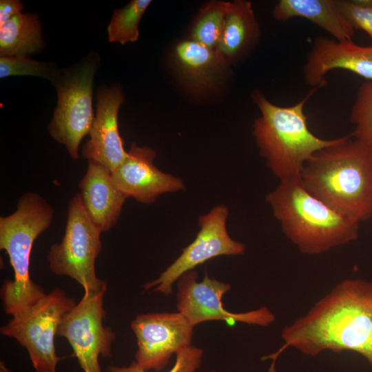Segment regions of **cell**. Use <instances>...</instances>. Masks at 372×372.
I'll list each match as a JSON object with an SVG mask.
<instances>
[{
  "label": "cell",
  "mask_w": 372,
  "mask_h": 372,
  "mask_svg": "<svg viewBox=\"0 0 372 372\" xmlns=\"http://www.w3.org/2000/svg\"><path fill=\"white\" fill-rule=\"evenodd\" d=\"M284 344L262 358H277L289 347L314 356L323 351H352L372 366V280L345 279L317 301L309 311L282 331Z\"/></svg>",
  "instance_id": "1"
},
{
  "label": "cell",
  "mask_w": 372,
  "mask_h": 372,
  "mask_svg": "<svg viewBox=\"0 0 372 372\" xmlns=\"http://www.w3.org/2000/svg\"><path fill=\"white\" fill-rule=\"evenodd\" d=\"M302 186L353 221L372 217V145L351 136L316 152L304 165Z\"/></svg>",
  "instance_id": "2"
},
{
  "label": "cell",
  "mask_w": 372,
  "mask_h": 372,
  "mask_svg": "<svg viewBox=\"0 0 372 372\" xmlns=\"http://www.w3.org/2000/svg\"><path fill=\"white\" fill-rule=\"evenodd\" d=\"M317 90L313 89L298 103L287 107L272 103L259 90L251 94L260 112L254 121L252 134L266 165L280 182L300 180L307 162L339 140V137L320 138L308 127L304 105Z\"/></svg>",
  "instance_id": "3"
},
{
  "label": "cell",
  "mask_w": 372,
  "mask_h": 372,
  "mask_svg": "<svg viewBox=\"0 0 372 372\" xmlns=\"http://www.w3.org/2000/svg\"><path fill=\"white\" fill-rule=\"evenodd\" d=\"M266 202L286 238L307 255H318L356 240L360 223L310 194L300 180L280 181Z\"/></svg>",
  "instance_id": "4"
},
{
  "label": "cell",
  "mask_w": 372,
  "mask_h": 372,
  "mask_svg": "<svg viewBox=\"0 0 372 372\" xmlns=\"http://www.w3.org/2000/svg\"><path fill=\"white\" fill-rule=\"evenodd\" d=\"M54 210L40 195L28 192L21 196L14 212L0 218V248L6 251L14 271V279L6 280L1 289L4 311L14 315L45 296L41 287L30 276L33 243L47 230Z\"/></svg>",
  "instance_id": "5"
},
{
  "label": "cell",
  "mask_w": 372,
  "mask_h": 372,
  "mask_svg": "<svg viewBox=\"0 0 372 372\" xmlns=\"http://www.w3.org/2000/svg\"><path fill=\"white\" fill-rule=\"evenodd\" d=\"M99 61L96 53L90 52L79 63L61 70L53 83L58 100L48 130L74 159L78 158L79 145L83 137L90 134L95 118L93 83Z\"/></svg>",
  "instance_id": "6"
},
{
  "label": "cell",
  "mask_w": 372,
  "mask_h": 372,
  "mask_svg": "<svg viewBox=\"0 0 372 372\" xmlns=\"http://www.w3.org/2000/svg\"><path fill=\"white\" fill-rule=\"evenodd\" d=\"M75 300L55 288L32 305L21 310L1 328L2 335L14 338L24 347L37 372H56L54 337L64 316Z\"/></svg>",
  "instance_id": "7"
},
{
  "label": "cell",
  "mask_w": 372,
  "mask_h": 372,
  "mask_svg": "<svg viewBox=\"0 0 372 372\" xmlns=\"http://www.w3.org/2000/svg\"><path fill=\"white\" fill-rule=\"evenodd\" d=\"M101 232L88 216L79 194L74 195L68 204L62 240L52 245L48 255L52 272L72 278L84 291H98L107 287L95 271L96 259L102 248Z\"/></svg>",
  "instance_id": "8"
},
{
  "label": "cell",
  "mask_w": 372,
  "mask_h": 372,
  "mask_svg": "<svg viewBox=\"0 0 372 372\" xmlns=\"http://www.w3.org/2000/svg\"><path fill=\"white\" fill-rule=\"evenodd\" d=\"M107 287L98 291H84L79 302L63 318L57 335L64 337L84 372H101L99 355L110 357L115 334L104 327L103 298Z\"/></svg>",
  "instance_id": "9"
},
{
  "label": "cell",
  "mask_w": 372,
  "mask_h": 372,
  "mask_svg": "<svg viewBox=\"0 0 372 372\" xmlns=\"http://www.w3.org/2000/svg\"><path fill=\"white\" fill-rule=\"evenodd\" d=\"M229 214L227 206L219 205L200 216V229L196 238L157 279L146 283L145 289H152V291L170 295L173 284L198 265L220 256L244 254L245 245L232 239L227 232L226 223Z\"/></svg>",
  "instance_id": "10"
},
{
  "label": "cell",
  "mask_w": 372,
  "mask_h": 372,
  "mask_svg": "<svg viewBox=\"0 0 372 372\" xmlns=\"http://www.w3.org/2000/svg\"><path fill=\"white\" fill-rule=\"evenodd\" d=\"M197 273L191 270L182 275L178 282L177 308L194 327L201 322L223 320L229 325L236 322L266 327L275 320L266 307L245 313H232L223 307L222 298L231 289L229 284L205 274L197 281Z\"/></svg>",
  "instance_id": "11"
},
{
  "label": "cell",
  "mask_w": 372,
  "mask_h": 372,
  "mask_svg": "<svg viewBox=\"0 0 372 372\" xmlns=\"http://www.w3.org/2000/svg\"><path fill=\"white\" fill-rule=\"evenodd\" d=\"M131 328L138 344L136 365L160 371L174 353L191 346L194 326L180 312L150 313L136 316Z\"/></svg>",
  "instance_id": "12"
},
{
  "label": "cell",
  "mask_w": 372,
  "mask_h": 372,
  "mask_svg": "<svg viewBox=\"0 0 372 372\" xmlns=\"http://www.w3.org/2000/svg\"><path fill=\"white\" fill-rule=\"evenodd\" d=\"M155 157L152 148L133 143L125 159L111 173L114 185L126 198L150 204L162 194L185 189L182 179L154 165Z\"/></svg>",
  "instance_id": "13"
},
{
  "label": "cell",
  "mask_w": 372,
  "mask_h": 372,
  "mask_svg": "<svg viewBox=\"0 0 372 372\" xmlns=\"http://www.w3.org/2000/svg\"><path fill=\"white\" fill-rule=\"evenodd\" d=\"M124 101L125 95L120 85L99 87L90 138L82 149L85 158L102 165L111 173L127 155L118 126V110Z\"/></svg>",
  "instance_id": "14"
},
{
  "label": "cell",
  "mask_w": 372,
  "mask_h": 372,
  "mask_svg": "<svg viewBox=\"0 0 372 372\" xmlns=\"http://www.w3.org/2000/svg\"><path fill=\"white\" fill-rule=\"evenodd\" d=\"M345 70L372 81V45L360 46L351 41L324 37L314 39L303 67L307 85L318 89L326 85V74Z\"/></svg>",
  "instance_id": "15"
},
{
  "label": "cell",
  "mask_w": 372,
  "mask_h": 372,
  "mask_svg": "<svg viewBox=\"0 0 372 372\" xmlns=\"http://www.w3.org/2000/svg\"><path fill=\"white\" fill-rule=\"evenodd\" d=\"M82 204L93 223L108 231L116 224L126 197L114 185L112 174L92 161L79 185Z\"/></svg>",
  "instance_id": "16"
},
{
  "label": "cell",
  "mask_w": 372,
  "mask_h": 372,
  "mask_svg": "<svg viewBox=\"0 0 372 372\" xmlns=\"http://www.w3.org/2000/svg\"><path fill=\"white\" fill-rule=\"evenodd\" d=\"M260 37L252 3L236 0L228 3L221 40L215 49L228 64L246 56Z\"/></svg>",
  "instance_id": "17"
},
{
  "label": "cell",
  "mask_w": 372,
  "mask_h": 372,
  "mask_svg": "<svg viewBox=\"0 0 372 372\" xmlns=\"http://www.w3.org/2000/svg\"><path fill=\"white\" fill-rule=\"evenodd\" d=\"M272 14L282 22L295 17L307 19L338 41H351L355 32L340 12L337 0H280Z\"/></svg>",
  "instance_id": "18"
},
{
  "label": "cell",
  "mask_w": 372,
  "mask_h": 372,
  "mask_svg": "<svg viewBox=\"0 0 372 372\" xmlns=\"http://www.w3.org/2000/svg\"><path fill=\"white\" fill-rule=\"evenodd\" d=\"M174 57L184 80L197 90L213 85L227 64L215 49L191 39L180 41L176 45Z\"/></svg>",
  "instance_id": "19"
},
{
  "label": "cell",
  "mask_w": 372,
  "mask_h": 372,
  "mask_svg": "<svg viewBox=\"0 0 372 372\" xmlns=\"http://www.w3.org/2000/svg\"><path fill=\"white\" fill-rule=\"evenodd\" d=\"M45 48L37 14L19 13L0 26V56H29Z\"/></svg>",
  "instance_id": "20"
},
{
  "label": "cell",
  "mask_w": 372,
  "mask_h": 372,
  "mask_svg": "<svg viewBox=\"0 0 372 372\" xmlns=\"http://www.w3.org/2000/svg\"><path fill=\"white\" fill-rule=\"evenodd\" d=\"M228 3L224 1L207 3L192 25L189 39L216 49L223 36Z\"/></svg>",
  "instance_id": "21"
},
{
  "label": "cell",
  "mask_w": 372,
  "mask_h": 372,
  "mask_svg": "<svg viewBox=\"0 0 372 372\" xmlns=\"http://www.w3.org/2000/svg\"><path fill=\"white\" fill-rule=\"evenodd\" d=\"M150 0H132L114 10L107 25L108 40L124 45L137 41L139 22L151 3Z\"/></svg>",
  "instance_id": "22"
},
{
  "label": "cell",
  "mask_w": 372,
  "mask_h": 372,
  "mask_svg": "<svg viewBox=\"0 0 372 372\" xmlns=\"http://www.w3.org/2000/svg\"><path fill=\"white\" fill-rule=\"evenodd\" d=\"M350 121L355 125L351 136L372 145V81L365 82L358 88Z\"/></svg>",
  "instance_id": "23"
},
{
  "label": "cell",
  "mask_w": 372,
  "mask_h": 372,
  "mask_svg": "<svg viewBox=\"0 0 372 372\" xmlns=\"http://www.w3.org/2000/svg\"><path fill=\"white\" fill-rule=\"evenodd\" d=\"M51 64L40 62L29 56H0V78L10 76H33L47 79L53 84L61 74Z\"/></svg>",
  "instance_id": "24"
},
{
  "label": "cell",
  "mask_w": 372,
  "mask_h": 372,
  "mask_svg": "<svg viewBox=\"0 0 372 372\" xmlns=\"http://www.w3.org/2000/svg\"><path fill=\"white\" fill-rule=\"evenodd\" d=\"M337 4L354 30L364 31L372 40V0H337Z\"/></svg>",
  "instance_id": "25"
},
{
  "label": "cell",
  "mask_w": 372,
  "mask_h": 372,
  "mask_svg": "<svg viewBox=\"0 0 372 372\" xmlns=\"http://www.w3.org/2000/svg\"><path fill=\"white\" fill-rule=\"evenodd\" d=\"M203 351L200 348L189 346L176 353V362L169 372H196L202 362ZM108 372H147L138 368L134 362L128 366H110Z\"/></svg>",
  "instance_id": "26"
},
{
  "label": "cell",
  "mask_w": 372,
  "mask_h": 372,
  "mask_svg": "<svg viewBox=\"0 0 372 372\" xmlns=\"http://www.w3.org/2000/svg\"><path fill=\"white\" fill-rule=\"evenodd\" d=\"M23 5L18 0L0 1V26L8 21L17 14L21 13Z\"/></svg>",
  "instance_id": "27"
},
{
  "label": "cell",
  "mask_w": 372,
  "mask_h": 372,
  "mask_svg": "<svg viewBox=\"0 0 372 372\" xmlns=\"http://www.w3.org/2000/svg\"><path fill=\"white\" fill-rule=\"evenodd\" d=\"M210 372H216V371H210Z\"/></svg>",
  "instance_id": "28"
}]
</instances>
